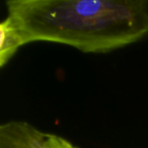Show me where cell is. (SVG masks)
Returning <instances> with one entry per match:
<instances>
[{
	"label": "cell",
	"instance_id": "cell-1",
	"mask_svg": "<svg viewBox=\"0 0 148 148\" xmlns=\"http://www.w3.org/2000/svg\"><path fill=\"white\" fill-rule=\"evenodd\" d=\"M6 8L23 44L49 42L105 53L148 34V0H10Z\"/></svg>",
	"mask_w": 148,
	"mask_h": 148
},
{
	"label": "cell",
	"instance_id": "cell-2",
	"mask_svg": "<svg viewBox=\"0 0 148 148\" xmlns=\"http://www.w3.org/2000/svg\"><path fill=\"white\" fill-rule=\"evenodd\" d=\"M0 148H79L52 134L42 133L24 121H10L0 127Z\"/></svg>",
	"mask_w": 148,
	"mask_h": 148
},
{
	"label": "cell",
	"instance_id": "cell-3",
	"mask_svg": "<svg viewBox=\"0 0 148 148\" xmlns=\"http://www.w3.org/2000/svg\"><path fill=\"white\" fill-rule=\"evenodd\" d=\"M0 66L3 67L23 43L16 25L8 16L0 24Z\"/></svg>",
	"mask_w": 148,
	"mask_h": 148
}]
</instances>
